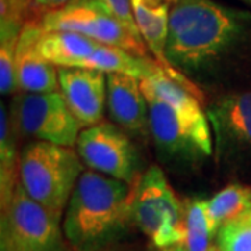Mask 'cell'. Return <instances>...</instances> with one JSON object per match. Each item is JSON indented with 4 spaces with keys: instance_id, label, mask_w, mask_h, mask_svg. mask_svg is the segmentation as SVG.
Returning a JSON list of instances; mask_svg holds the SVG:
<instances>
[{
    "instance_id": "16",
    "label": "cell",
    "mask_w": 251,
    "mask_h": 251,
    "mask_svg": "<svg viewBox=\"0 0 251 251\" xmlns=\"http://www.w3.org/2000/svg\"><path fill=\"white\" fill-rule=\"evenodd\" d=\"M14 126L10 110L1 102L0 108V206L13 198L20 183V155L16 148Z\"/></svg>"
},
{
    "instance_id": "11",
    "label": "cell",
    "mask_w": 251,
    "mask_h": 251,
    "mask_svg": "<svg viewBox=\"0 0 251 251\" xmlns=\"http://www.w3.org/2000/svg\"><path fill=\"white\" fill-rule=\"evenodd\" d=\"M59 91L81 127L102 122L108 98V74L81 69L57 67Z\"/></svg>"
},
{
    "instance_id": "22",
    "label": "cell",
    "mask_w": 251,
    "mask_h": 251,
    "mask_svg": "<svg viewBox=\"0 0 251 251\" xmlns=\"http://www.w3.org/2000/svg\"><path fill=\"white\" fill-rule=\"evenodd\" d=\"M103 9L108 11L112 17H115L117 21H120L131 34L141 38V32L137 27L133 9V0H95Z\"/></svg>"
},
{
    "instance_id": "1",
    "label": "cell",
    "mask_w": 251,
    "mask_h": 251,
    "mask_svg": "<svg viewBox=\"0 0 251 251\" xmlns=\"http://www.w3.org/2000/svg\"><path fill=\"white\" fill-rule=\"evenodd\" d=\"M250 21L249 13L214 0H177L169 17L166 57L180 73L205 70L242 41Z\"/></svg>"
},
{
    "instance_id": "15",
    "label": "cell",
    "mask_w": 251,
    "mask_h": 251,
    "mask_svg": "<svg viewBox=\"0 0 251 251\" xmlns=\"http://www.w3.org/2000/svg\"><path fill=\"white\" fill-rule=\"evenodd\" d=\"M102 44L72 31L42 29L38 48L46 60L56 67H84Z\"/></svg>"
},
{
    "instance_id": "12",
    "label": "cell",
    "mask_w": 251,
    "mask_h": 251,
    "mask_svg": "<svg viewBox=\"0 0 251 251\" xmlns=\"http://www.w3.org/2000/svg\"><path fill=\"white\" fill-rule=\"evenodd\" d=\"M176 3L177 0H133L135 23L144 42L165 73L171 78L188 88L193 94H196L198 98L202 99V94L196 87V84H193L183 73L176 70L165 53L169 32V17Z\"/></svg>"
},
{
    "instance_id": "5",
    "label": "cell",
    "mask_w": 251,
    "mask_h": 251,
    "mask_svg": "<svg viewBox=\"0 0 251 251\" xmlns=\"http://www.w3.org/2000/svg\"><path fill=\"white\" fill-rule=\"evenodd\" d=\"M131 218L153 247L184 243V202L158 166L148 168L131 186Z\"/></svg>"
},
{
    "instance_id": "9",
    "label": "cell",
    "mask_w": 251,
    "mask_h": 251,
    "mask_svg": "<svg viewBox=\"0 0 251 251\" xmlns=\"http://www.w3.org/2000/svg\"><path fill=\"white\" fill-rule=\"evenodd\" d=\"M77 152L91 171L133 186L138 180V152L123 128L109 122L85 127L77 140Z\"/></svg>"
},
{
    "instance_id": "23",
    "label": "cell",
    "mask_w": 251,
    "mask_h": 251,
    "mask_svg": "<svg viewBox=\"0 0 251 251\" xmlns=\"http://www.w3.org/2000/svg\"><path fill=\"white\" fill-rule=\"evenodd\" d=\"M73 251H131V249L125 246V244H122L119 240H115V242H109L105 243V244H99V246H92V247Z\"/></svg>"
},
{
    "instance_id": "21",
    "label": "cell",
    "mask_w": 251,
    "mask_h": 251,
    "mask_svg": "<svg viewBox=\"0 0 251 251\" xmlns=\"http://www.w3.org/2000/svg\"><path fill=\"white\" fill-rule=\"evenodd\" d=\"M45 13L34 0H0V23L25 27L31 21H41Z\"/></svg>"
},
{
    "instance_id": "6",
    "label": "cell",
    "mask_w": 251,
    "mask_h": 251,
    "mask_svg": "<svg viewBox=\"0 0 251 251\" xmlns=\"http://www.w3.org/2000/svg\"><path fill=\"white\" fill-rule=\"evenodd\" d=\"M62 216L32 200L18 183L13 198L1 208V251H73Z\"/></svg>"
},
{
    "instance_id": "18",
    "label": "cell",
    "mask_w": 251,
    "mask_h": 251,
    "mask_svg": "<svg viewBox=\"0 0 251 251\" xmlns=\"http://www.w3.org/2000/svg\"><path fill=\"white\" fill-rule=\"evenodd\" d=\"M186 237L188 251H216L215 233L206 211V200L190 198L184 202Z\"/></svg>"
},
{
    "instance_id": "19",
    "label": "cell",
    "mask_w": 251,
    "mask_h": 251,
    "mask_svg": "<svg viewBox=\"0 0 251 251\" xmlns=\"http://www.w3.org/2000/svg\"><path fill=\"white\" fill-rule=\"evenodd\" d=\"M21 25L14 23H0V91L10 95L17 90L16 82V54Z\"/></svg>"
},
{
    "instance_id": "4",
    "label": "cell",
    "mask_w": 251,
    "mask_h": 251,
    "mask_svg": "<svg viewBox=\"0 0 251 251\" xmlns=\"http://www.w3.org/2000/svg\"><path fill=\"white\" fill-rule=\"evenodd\" d=\"M148 103L150 133L159 152L171 159L201 161L212 155V137L202 105L173 106L144 90Z\"/></svg>"
},
{
    "instance_id": "17",
    "label": "cell",
    "mask_w": 251,
    "mask_h": 251,
    "mask_svg": "<svg viewBox=\"0 0 251 251\" xmlns=\"http://www.w3.org/2000/svg\"><path fill=\"white\" fill-rule=\"evenodd\" d=\"M251 209V187L243 184H229L206 200V211L214 233L227 221Z\"/></svg>"
},
{
    "instance_id": "27",
    "label": "cell",
    "mask_w": 251,
    "mask_h": 251,
    "mask_svg": "<svg viewBox=\"0 0 251 251\" xmlns=\"http://www.w3.org/2000/svg\"><path fill=\"white\" fill-rule=\"evenodd\" d=\"M11 251H13V250H11Z\"/></svg>"
},
{
    "instance_id": "10",
    "label": "cell",
    "mask_w": 251,
    "mask_h": 251,
    "mask_svg": "<svg viewBox=\"0 0 251 251\" xmlns=\"http://www.w3.org/2000/svg\"><path fill=\"white\" fill-rule=\"evenodd\" d=\"M206 117L215 134L219 159L251 150V91L218 98L206 108Z\"/></svg>"
},
{
    "instance_id": "25",
    "label": "cell",
    "mask_w": 251,
    "mask_h": 251,
    "mask_svg": "<svg viewBox=\"0 0 251 251\" xmlns=\"http://www.w3.org/2000/svg\"><path fill=\"white\" fill-rule=\"evenodd\" d=\"M148 251H188V249L183 244H175V246H169V247H151Z\"/></svg>"
},
{
    "instance_id": "20",
    "label": "cell",
    "mask_w": 251,
    "mask_h": 251,
    "mask_svg": "<svg viewBox=\"0 0 251 251\" xmlns=\"http://www.w3.org/2000/svg\"><path fill=\"white\" fill-rule=\"evenodd\" d=\"M215 247L216 251H251V209L218 229Z\"/></svg>"
},
{
    "instance_id": "13",
    "label": "cell",
    "mask_w": 251,
    "mask_h": 251,
    "mask_svg": "<svg viewBox=\"0 0 251 251\" xmlns=\"http://www.w3.org/2000/svg\"><path fill=\"white\" fill-rule=\"evenodd\" d=\"M42 32L39 21L23 28L16 54V82L21 92H53L59 90L57 67L42 56L38 41Z\"/></svg>"
},
{
    "instance_id": "3",
    "label": "cell",
    "mask_w": 251,
    "mask_h": 251,
    "mask_svg": "<svg viewBox=\"0 0 251 251\" xmlns=\"http://www.w3.org/2000/svg\"><path fill=\"white\" fill-rule=\"evenodd\" d=\"M84 163L72 147L32 141L20 153V183L28 196L50 211H66Z\"/></svg>"
},
{
    "instance_id": "14",
    "label": "cell",
    "mask_w": 251,
    "mask_h": 251,
    "mask_svg": "<svg viewBox=\"0 0 251 251\" xmlns=\"http://www.w3.org/2000/svg\"><path fill=\"white\" fill-rule=\"evenodd\" d=\"M109 115L126 133L145 135L150 131L148 103L140 80L123 73L108 74Z\"/></svg>"
},
{
    "instance_id": "24",
    "label": "cell",
    "mask_w": 251,
    "mask_h": 251,
    "mask_svg": "<svg viewBox=\"0 0 251 251\" xmlns=\"http://www.w3.org/2000/svg\"><path fill=\"white\" fill-rule=\"evenodd\" d=\"M38 7L44 10V11H52V10H59L70 4L74 0H34Z\"/></svg>"
},
{
    "instance_id": "8",
    "label": "cell",
    "mask_w": 251,
    "mask_h": 251,
    "mask_svg": "<svg viewBox=\"0 0 251 251\" xmlns=\"http://www.w3.org/2000/svg\"><path fill=\"white\" fill-rule=\"evenodd\" d=\"M10 117L14 128L24 135L72 148L82 128L60 91L21 92L13 99Z\"/></svg>"
},
{
    "instance_id": "26",
    "label": "cell",
    "mask_w": 251,
    "mask_h": 251,
    "mask_svg": "<svg viewBox=\"0 0 251 251\" xmlns=\"http://www.w3.org/2000/svg\"><path fill=\"white\" fill-rule=\"evenodd\" d=\"M240 1H243V3H246V4L251 6V0H240Z\"/></svg>"
},
{
    "instance_id": "2",
    "label": "cell",
    "mask_w": 251,
    "mask_h": 251,
    "mask_svg": "<svg viewBox=\"0 0 251 251\" xmlns=\"http://www.w3.org/2000/svg\"><path fill=\"white\" fill-rule=\"evenodd\" d=\"M131 186L95 171H84L63 216L73 250L119 240L133 222Z\"/></svg>"
},
{
    "instance_id": "7",
    "label": "cell",
    "mask_w": 251,
    "mask_h": 251,
    "mask_svg": "<svg viewBox=\"0 0 251 251\" xmlns=\"http://www.w3.org/2000/svg\"><path fill=\"white\" fill-rule=\"evenodd\" d=\"M39 24L45 31H72L102 45L115 46L135 56L152 59L144 39L131 34L95 0H74L62 9L46 11Z\"/></svg>"
}]
</instances>
